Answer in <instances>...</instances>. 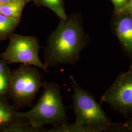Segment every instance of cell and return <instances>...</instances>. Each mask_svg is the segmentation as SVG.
I'll list each match as a JSON object with an SVG mask.
<instances>
[{
    "label": "cell",
    "instance_id": "1",
    "mask_svg": "<svg viewBox=\"0 0 132 132\" xmlns=\"http://www.w3.org/2000/svg\"><path fill=\"white\" fill-rule=\"evenodd\" d=\"M86 45L85 33L78 20L73 17L60 19L47 39L43 63L47 70L63 64H75L80 59Z\"/></svg>",
    "mask_w": 132,
    "mask_h": 132
},
{
    "label": "cell",
    "instance_id": "2",
    "mask_svg": "<svg viewBox=\"0 0 132 132\" xmlns=\"http://www.w3.org/2000/svg\"><path fill=\"white\" fill-rule=\"evenodd\" d=\"M72 94V109L76 121L72 124L53 127L48 132H100L110 129L113 123L104 113L94 96L83 89L75 77L70 76Z\"/></svg>",
    "mask_w": 132,
    "mask_h": 132
},
{
    "label": "cell",
    "instance_id": "3",
    "mask_svg": "<svg viewBox=\"0 0 132 132\" xmlns=\"http://www.w3.org/2000/svg\"><path fill=\"white\" fill-rule=\"evenodd\" d=\"M42 88L43 93L37 103L27 112H20V115L39 129L47 124L57 127L67 124L68 118L59 84L44 82Z\"/></svg>",
    "mask_w": 132,
    "mask_h": 132
},
{
    "label": "cell",
    "instance_id": "4",
    "mask_svg": "<svg viewBox=\"0 0 132 132\" xmlns=\"http://www.w3.org/2000/svg\"><path fill=\"white\" fill-rule=\"evenodd\" d=\"M44 82L36 67L21 64L11 71L7 96L17 110L31 107Z\"/></svg>",
    "mask_w": 132,
    "mask_h": 132
},
{
    "label": "cell",
    "instance_id": "5",
    "mask_svg": "<svg viewBox=\"0 0 132 132\" xmlns=\"http://www.w3.org/2000/svg\"><path fill=\"white\" fill-rule=\"evenodd\" d=\"M9 44L0 57L6 64L21 63L36 67L47 73V69L39 56L40 48L37 39L33 36L13 33Z\"/></svg>",
    "mask_w": 132,
    "mask_h": 132
},
{
    "label": "cell",
    "instance_id": "6",
    "mask_svg": "<svg viewBox=\"0 0 132 132\" xmlns=\"http://www.w3.org/2000/svg\"><path fill=\"white\" fill-rule=\"evenodd\" d=\"M100 103L109 105L125 117L132 113V70L120 73L100 97Z\"/></svg>",
    "mask_w": 132,
    "mask_h": 132
},
{
    "label": "cell",
    "instance_id": "7",
    "mask_svg": "<svg viewBox=\"0 0 132 132\" xmlns=\"http://www.w3.org/2000/svg\"><path fill=\"white\" fill-rule=\"evenodd\" d=\"M26 121L9 102L7 96L0 95V132H17Z\"/></svg>",
    "mask_w": 132,
    "mask_h": 132
},
{
    "label": "cell",
    "instance_id": "8",
    "mask_svg": "<svg viewBox=\"0 0 132 132\" xmlns=\"http://www.w3.org/2000/svg\"><path fill=\"white\" fill-rule=\"evenodd\" d=\"M114 26L117 37L130 58L132 67V14H123L120 15L115 20Z\"/></svg>",
    "mask_w": 132,
    "mask_h": 132
},
{
    "label": "cell",
    "instance_id": "9",
    "mask_svg": "<svg viewBox=\"0 0 132 132\" xmlns=\"http://www.w3.org/2000/svg\"><path fill=\"white\" fill-rule=\"evenodd\" d=\"M28 2H29L27 0H18L2 4L0 7V13L7 17L20 21L23 10Z\"/></svg>",
    "mask_w": 132,
    "mask_h": 132
},
{
    "label": "cell",
    "instance_id": "10",
    "mask_svg": "<svg viewBox=\"0 0 132 132\" xmlns=\"http://www.w3.org/2000/svg\"><path fill=\"white\" fill-rule=\"evenodd\" d=\"M20 22V20L7 17L0 13V41L9 39Z\"/></svg>",
    "mask_w": 132,
    "mask_h": 132
},
{
    "label": "cell",
    "instance_id": "11",
    "mask_svg": "<svg viewBox=\"0 0 132 132\" xmlns=\"http://www.w3.org/2000/svg\"><path fill=\"white\" fill-rule=\"evenodd\" d=\"M30 1H32L35 5L38 6L47 7L56 14L60 19H67L64 0H30Z\"/></svg>",
    "mask_w": 132,
    "mask_h": 132
},
{
    "label": "cell",
    "instance_id": "12",
    "mask_svg": "<svg viewBox=\"0 0 132 132\" xmlns=\"http://www.w3.org/2000/svg\"><path fill=\"white\" fill-rule=\"evenodd\" d=\"M11 71L7 64L0 57V95L7 96Z\"/></svg>",
    "mask_w": 132,
    "mask_h": 132
},
{
    "label": "cell",
    "instance_id": "13",
    "mask_svg": "<svg viewBox=\"0 0 132 132\" xmlns=\"http://www.w3.org/2000/svg\"><path fill=\"white\" fill-rule=\"evenodd\" d=\"M114 127L117 128L119 130L132 132V117L129 118L125 122L122 124H117Z\"/></svg>",
    "mask_w": 132,
    "mask_h": 132
},
{
    "label": "cell",
    "instance_id": "14",
    "mask_svg": "<svg viewBox=\"0 0 132 132\" xmlns=\"http://www.w3.org/2000/svg\"><path fill=\"white\" fill-rule=\"evenodd\" d=\"M113 3L116 10L121 12L124 9L127 4L128 0H111Z\"/></svg>",
    "mask_w": 132,
    "mask_h": 132
},
{
    "label": "cell",
    "instance_id": "15",
    "mask_svg": "<svg viewBox=\"0 0 132 132\" xmlns=\"http://www.w3.org/2000/svg\"><path fill=\"white\" fill-rule=\"evenodd\" d=\"M122 12V14H132V0H128L127 4Z\"/></svg>",
    "mask_w": 132,
    "mask_h": 132
},
{
    "label": "cell",
    "instance_id": "16",
    "mask_svg": "<svg viewBox=\"0 0 132 132\" xmlns=\"http://www.w3.org/2000/svg\"><path fill=\"white\" fill-rule=\"evenodd\" d=\"M16 1H18V0H0V2L2 4H4V3H10V2H14ZM29 2H30V0H27Z\"/></svg>",
    "mask_w": 132,
    "mask_h": 132
},
{
    "label": "cell",
    "instance_id": "17",
    "mask_svg": "<svg viewBox=\"0 0 132 132\" xmlns=\"http://www.w3.org/2000/svg\"><path fill=\"white\" fill-rule=\"evenodd\" d=\"M2 3H1V2H0V7H1V5H2Z\"/></svg>",
    "mask_w": 132,
    "mask_h": 132
}]
</instances>
